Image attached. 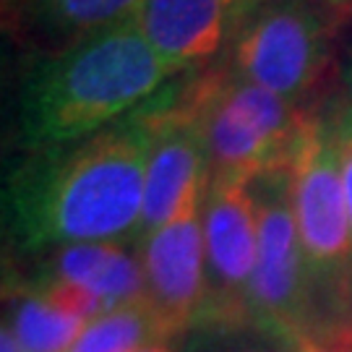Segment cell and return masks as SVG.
<instances>
[{"label": "cell", "mask_w": 352, "mask_h": 352, "mask_svg": "<svg viewBox=\"0 0 352 352\" xmlns=\"http://www.w3.org/2000/svg\"><path fill=\"white\" fill-rule=\"evenodd\" d=\"M146 102L87 139L26 151L6 183L8 230L21 251L133 240L151 149Z\"/></svg>", "instance_id": "1"}, {"label": "cell", "mask_w": 352, "mask_h": 352, "mask_svg": "<svg viewBox=\"0 0 352 352\" xmlns=\"http://www.w3.org/2000/svg\"><path fill=\"white\" fill-rule=\"evenodd\" d=\"M180 74L186 71L151 45L139 19L42 52L19 84L16 144L39 151L87 139L131 115Z\"/></svg>", "instance_id": "2"}, {"label": "cell", "mask_w": 352, "mask_h": 352, "mask_svg": "<svg viewBox=\"0 0 352 352\" xmlns=\"http://www.w3.org/2000/svg\"><path fill=\"white\" fill-rule=\"evenodd\" d=\"M287 164L295 225L318 305L331 327H352V219L321 107L302 113Z\"/></svg>", "instance_id": "3"}, {"label": "cell", "mask_w": 352, "mask_h": 352, "mask_svg": "<svg viewBox=\"0 0 352 352\" xmlns=\"http://www.w3.org/2000/svg\"><path fill=\"white\" fill-rule=\"evenodd\" d=\"M193 87L209 151V175L251 183L269 167L287 162L302 107L232 74L222 60L196 68Z\"/></svg>", "instance_id": "4"}, {"label": "cell", "mask_w": 352, "mask_h": 352, "mask_svg": "<svg viewBox=\"0 0 352 352\" xmlns=\"http://www.w3.org/2000/svg\"><path fill=\"white\" fill-rule=\"evenodd\" d=\"M337 24L327 0H261L219 60L245 81L300 107L331 60Z\"/></svg>", "instance_id": "5"}, {"label": "cell", "mask_w": 352, "mask_h": 352, "mask_svg": "<svg viewBox=\"0 0 352 352\" xmlns=\"http://www.w3.org/2000/svg\"><path fill=\"white\" fill-rule=\"evenodd\" d=\"M206 300L201 329L238 331L251 327V287L258 256V222L251 183L212 177L204 196Z\"/></svg>", "instance_id": "6"}, {"label": "cell", "mask_w": 352, "mask_h": 352, "mask_svg": "<svg viewBox=\"0 0 352 352\" xmlns=\"http://www.w3.org/2000/svg\"><path fill=\"white\" fill-rule=\"evenodd\" d=\"M151 115V149L144 183V206L133 243L170 222L193 188L209 183V151L204 139L201 110L193 71L170 81L146 100Z\"/></svg>", "instance_id": "7"}, {"label": "cell", "mask_w": 352, "mask_h": 352, "mask_svg": "<svg viewBox=\"0 0 352 352\" xmlns=\"http://www.w3.org/2000/svg\"><path fill=\"white\" fill-rule=\"evenodd\" d=\"M204 183L180 204L170 222L139 245L146 277V302L164 334L199 327L206 300V243H204Z\"/></svg>", "instance_id": "8"}, {"label": "cell", "mask_w": 352, "mask_h": 352, "mask_svg": "<svg viewBox=\"0 0 352 352\" xmlns=\"http://www.w3.org/2000/svg\"><path fill=\"white\" fill-rule=\"evenodd\" d=\"M261 0H146L139 26L167 60L196 71L222 58Z\"/></svg>", "instance_id": "9"}, {"label": "cell", "mask_w": 352, "mask_h": 352, "mask_svg": "<svg viewBox=\"0 0 352 352\" xmlns=\"http://www.w3.org/2000/svg\"><path fill=\"white\" fill-rule=\"evenodd\" d=\"M34 279H55L87 289L107 311L146 300L144 261L133 240L71 243L45 251Z\"/></svg>", "instance_id": "10"}, {"label": "cell", "mask_w": 352, "mask_h": 352, "mask_svg": "<svg viewBox=\"0 0 352 352\" xmlns=\"http://www.w3.org/2000/svg\"><path fill=\"white\" fill-rule=\"evenodd\" d=\"M146 0H6V24L45 52L136 19Z\"/></svg>", "instance_id": "11"}, {"label": "cell", "mask_w": 352, "mask_h": 352, "mask_svg": "<svg viewBox=\"0 0 352 352\" xmlns=\"http://www.w3.org/2000/svg\"><path fill=\"white\" fill-rule=\"evenodd\" d=\"M6 302L11 305L6 324L11 327L24 352H65L89 321L65 314L26 282L6 285Z\"/></svg>", "instance_id": "12"}, {"label": "cell", "mask_w": 352, "mask_h": 352, "mask_svg": "<svg viewBox=\"0 0 352 352\" xmlns=\"http://www.w3.org/2000/svg\"><path fill=\"white\" fill-rule=\"evenodd\" d=\"M157 342H170L149 302H131L89 321L65 352H136Z\"/></svg>", "instance_id": "13"}, {"label": "cell", "mask_w": 352, "mask_h": 352, "mask_svg": "<svg viewBox=\"0 0 352 352\" xmlns=\"http://www.w3.org/2000/svg\"><path fill=\"white\" fill-rule=\"evenodd\" d=\"M321 110H324L329 133H331V146L337 154L342 186H344L347 209H350L352 219V104L347 102L344 94H340V97H331V100L324 102Z\"/></svg>", "instance_id": "14"}, {"label": "cell", "mask_w": 352, "mask_h": 352, "mask_svg": "<svg viewBox=\"0 0 352 352\" xmlns=\"http://www.w3.org/2000/svg\"><path fill=\"white\" fill-rule=\"evenodd\" d=\"M0 350L3 352H24L21 342L16 340V334L11 331V327L3 321V334H0Z\"/></svg>", "instance_id": "15"}, {"label": "cell", "mask_w": 352, "mask_h": 352, "mask_svg": "<svg viewBox=\"0 0 352 352\" xmlns=\"http://www.w3.org/2000/svg\"><path fill=\"white\" fill-rule=\"evenodd\" d=\"M327 6L334 11V16L344 21V19H350L352 16V0H327Z\"/></svg>", "instance_id": "16"}, {"label": "cell", "mask_w": 352, "mask_h": 352, "mask_svg": "<svg viewBox=\"0 0 352 352\" xmlns=\"http://www.w3.org/2000/svg\"><path fill=\"white\" fill-rule=\"evenodd\" d=\"M342 78H344V97H347V102L352 104V55H350V60H347V65H344Z\"/></svg>", "instance_id": "17"}, {"label": "cell", "mask_w": 352, "mask_h": 352, "mask_svg": "<svg viewBox=\"0 0 352 352\" xmlns=\"http://www.w3.org/2000/svg\"><path fill=\"white\" fill-rule=\"evenodd\" d=\"M272 342V340H269ZM243 352H300L295 350V347H287V344H279V342H274V347H248V350Z\"/></svg>", "instance_id": "18"}, {"label": "cell", "mask_w": 352, "mask_h": 352, "mask_svg": "<svg viewBox=\"0 0 352 352\" xmlns=\"http://www.w3.org/2000/svg\"><path fill=\"white\" fill-rule=\"evenodd\" d=\"M136 352H173V347L167 342H157V344H149V347H141Z\"/></svg>", "instance_id": "19"}]
</instances>
